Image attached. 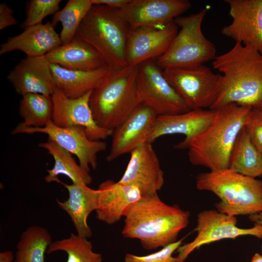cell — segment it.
Returning <instances> with one entry per match:
<instances>
[{
    "instance_id": "cell-3",
    "label": "cell",
    "mask_w": 262,
    "mask_h": 262,
    "mask_svg": "<svg viewBox=\"0 0 262 262\" xmlns=\"http://www.w3.org/2000/svg\"><path fill=\"white\" fill-rule=\"evenodd\" d=\"M251 108L229 104L215 110L209 127L184 147L188 150L190 163L211 171L228 169L234 145Z\"/></svg>"
},
{
    "instance_id": "cell-10",
    "label": "cell",
    "mask_w": 262,
    "mask_h": 262,
    "mask_svg": "<svg viewBox=\"0 0 262 262\" xmlns=\"http://www.w3.org/2000/svg\"><path fill=\"white\" fill-rule=\"evenodd\" d=\"M236 216L206 210L197 217L195 238L190 242L182 244L177 250L178 262H184L188 257L201 246L225 239H235L242 236H253L262 239V227L254 224L250 228L237 226Z\"/></svg>"
},
{
    "instance_id": "cell-40",
    "label": "cell",
    "mask_w": 262,
    "mask_h": 262,
    "mask_svg": "<svg viewBox=\"0 0 262 262\" xmlns=\"http://www.w3.org/2000/svg\"><path fill=\"white\" fill-rule=\"evenodd\" d=\"M261 251H262V246H261Z\"/></svg>"
},
{
    "instance_id": "cell-36",
    "label": "cell",
    "mask_w": 262,
    "mask_h": 262,
    "mask_svg": "<svg viewBox=\"0 0 262 262\" xmlns=\"http://www.w3.org/2000/svg\"><path fill=\"white\" fill-rule=\"evenodd\" d=\"M15 256L11 250H7L0 253V262H13Z\"/></svg>"
},
{
    "instance_id": "cell-9",
    "label": "cell",
    "mask_w": 262,
    "mask_h": 262,
    "mask_svg": "<svg viewBox=\"0 0 262 262\" xmlns=\"http://www.w3.org/2000/svg\"><path fill=\"white\" fill-rule=\"evenodd\" d=\"M137 92L140 103L149 107L158 116L190 110L153 60L138 66Z\"/></svg>"
},
{
    "instance_id": "cell-32",
    "label": "cell",
    "mask_w": 262,
    "mask_h": 262,
    "mask_svg": "<svg viewBox=\"0 0 262 262\" xmlns=\"http://www.w3.org/2000/svg\"><path fill=\"white\" fill-rule=\"evenodd\" d=\"M184 238L162 247L159 251L144 256L127 253L124 257L125 262H178L177 257L173 254L182 244Z\"/></svg>"
},
{
    "instance_id": "cell-20",
    "label": "cell",
    "mask_w": 262,
    "mask_h": 262,
    "mask_svg": "<svg viewBox=\"0 0 262 262\" xmlns=\"http://www.w3.org/2000/svg\"><path fill=\"white\" fill-rule=\"evenodd\" d=\"M96 218L113 225L123 216L126 209L142 196L136 187L108 180L99 184Z\"/></svg>"
},
{
    "instance_id": "cell-16",
    "label": "cell",
    "mask_w": 262,
    "mask_h": 262,
    "mask_svg": "<svg viewBox=\"0 0 262 262\" xmlns=\"http://www.w3.org/2000/svg\"><path fill=\"white\" fill-rule=\"evenodd\" d=\"M178 31L174 21L163 27L145 26L131 30L126 47L128 66H138L163 55Z\"/></svg>"
},
{
    "instance_id": "cell-15",
    "label": "cell",
    "mask_w": 262,
    "mask_h": 262,
    "mask_svg": "<svg viewBox=\"0 0 262 262\" xmlns=\"http://www.w3.org/2000/svg\"><path fill=\"white\" fill-rule=\"evenodd\" d=\"M158 115L149 107L139 104L129 117L114 130L110 151L106 157L111 162L131 153L147 140L155 126Z\"/></svg>"
},
{
    "instance_id": "cell-17",
    "label": "cell",
    "mask_w": 262,
    "mask_h": 262,
    "mask_svg": "<svg viewBox=\"0 0 262 262\" xmlns=\"http://www.w3.org/2000/svg\"><path fill=\"white\" fill-rule=\"evenodd\" d=\"M191 6L188 0H131L122 10L132 30L166 26Z\"/></svg>"
},
{
    "instance_id": "cell-34",
    "label": "cell",
    "mask_w": 262,
    "mask_h": 262,
    "mask_svg": "<svg viewBox=\"0 0 262 262\" xmlns=\"http://www.w3.org/2000/svg\"><path fill=\"white\" fill-rule=\"evenodd\" d=\"M14 10L5 2L0 4V30L14 26L18 22L13 16Z\"/></svg>"
},
{
    "instance_id": "cell-25",
    "label": "cell",
    "mask_w": 262,
    "mask_h": 262,
    "mask_svg": "<svg viewBox=\"0 0 262 262\" xmlns=\"http://www.w3.org/2000/svg\"><path fill=\"white\" fill-rule=\"evenodd\" d=\"M39 147L45 149L53 158V167L47 170L48 174L44 178L46 182L59 183V175H65L69 178L72 183L77 185H90L92 178L89 172L78 164L73 154L63 148L49 138L45 142H41Z\"/></svg>"
},
{
    "instance_id": "cell-22",
    "label": "cell",
    "mask_w": 262,
    "mask_h": 262,
    "mask_svg": "<svg viewBox=\"0 0 262 262\" xmlns=\"http://www.w3.org/2000/svg\"><path fill=\"white\" fill-rule=\"evenodd\" d=\"M68 192V198L62 201L56 198L59 207L70 216L77 231V234L86 238L92 235L91 229L87 223L89 214L97 210L98 191L87 185L67 184L62 182Z\"/></svg>"
},
{
    "instance_id": "cell-26",
    "label": "cell",
    "mask_w": 262,
    "mask_h": 262,
    "mask_svg": "<svg viewBox=\"0 0 262 262\" xmlns=\"http://www.w3.org/2000/svg\"><path fill=\"white\" fill-rule=\"evenodd\" d=\"M229 169L253 178L262 176V154L245 127L239 132L234 145Z\"/></svg>"
},
{
    "instance_id": "cell-13",
    "label": "cell",
    "mask_w": 262,
    "mask_h": 262,
    "mask_svg": "<svg viewBox=\"0 0 262 262\" xmlns=\"http://www.w3.org/2000/svg\"><path fill=\"white\" fill-rule=\"evenodd\" d=\"M231 22L224 26V35L262 54V0H226Z\"/></svg>"
},
{
    "instance_id": "cell-31",
    "label": "cell",
    "mask_w": 262,
    "mask_h": 262,
    "mask_svg": "<svg viewBox=\"0 0 262 262\" xmlns=\"http://www.w3.org/2000/svg\"><path fill=\"white\" fill-rule=\"evenodd\" d=\"M61 0H31L28 2L26 17L20 27L23 29L42 23L47 16L59 10Z\"/></svg>"
},
{
    "instance_id": "cell-24",
    "label": "cell",
    "mask_w": 262,
    "mask_h": 262,
    "mask_svg": "<svg viewBox=\"0 0 262 262\" xmlns=\"http://www.w3.org/2000/svg\"><path fill=\"white\" fill-rule=\"evenodd\" d=\"M50 67L57 88L71 98L92 91L111 70L108 66L94 70H70L54 64Z\"/></svg>"
},
{
    "instance_id": "cell-5",
    "label": "cell",
    "mask_w": 262,
    "mask_h": 262,
    "mask_svg": "<svg viewBox=\"0 0 262 262\" xmlns=\"http://www.w3.org/2000/svg\"><path fill=\"white\" fill-rule=\"evenodd\" d=\"M138 66L111 69L91 92L89 105L97 123L114 130L140 104L137 92Z\"/></svg>"
},
{
    "instance_id": "cell-4",
    "label": "cell",
    "mask_w": 262,
    "mask_h": 262,
    "mask_svg": "<svg viewBox=\"0 0 262 262\" xmlns=\"http://www.w3.org/2000/svg\"><path fill=\"white\" fill-rule=\"evenodd\" d=\"M131 31L122 9L92 5L75 35L92 46L111 69L127 66L126 47Z\"/></svg>"
},
{
    "instance_id": "cell-35",
    "label": "cell",
    "mask_w": 262,
    "mask_h": 262,
    "mask_svg": "<svg viewBox=\"0 0 262 262\" xmlns=\"http://www.w3.org/2000/svg\"><path fill=\"white\" fill-rule=\"evenodd\" d=\"M131 0H91L92 5H104L112 8L123 9Z\"/></svg>"
},
{
    "instance_id": "cell-30",
    "label": "cell",
    "mask_w": 262,
    "mask_h": 262,
    "mask_svg": "<svg viewBox=\"0 0 262 262\" xmlns=\"http://www.w3.org/2000/svg\"><path fill=\"white\" fill-rule=\"evenodd\" d=\"M87 239L71 233L67 238L52 242L47 253L64 251L67 254L66 262H102L101 255L93 251Z\"/></svg>"
},
{
    "instance_id": "cell-37",
    "label": "cell",
    "mask_w": 262,
    "mask_h": 262,
    "mask_svg": "<svg viewBox=\"0 0 262 262\" xmlns=\"http://www.w3.org/2000/svg\"><path fill=\"white\" fill-rule=\"evenodd\" d=\"M249 219L253 222L254 224L262 227V212L249 215Z\"/></svg>"
},
{
    "instance_id": "cell-38",
    "label": "cell",
    "mask_w": 262,
    "mask_h": 262,
    "mask_svg": "<svg viewBox=\"0 0 262 262\" xmlns=\"http://www.w3.org/2000/svg\"><path fill=\"white\" fill-rule=\"evenodd\" d=\"M250 262H262V255L259 253H255L252 257Z\"/></svg>"
},
{
    "instance_id": "cell-18",
    "label": "cell",
    "mask_w": 262,
    "mask_h": 262,
    "mask_svg": "<svg viewBox=\"0 0 262 262\" xmlns=\"http://www.w3.org/2000/svg\"><path fill=\"white\" fill-rule=\"evenodd\" d=\"M215 113V110L210 109H197L180 114L158 116L147 142L152 144L164 135L181 134L185 136V138L175 145L174 148L183 149L189 141L209 127Z\"/></svg>"
},
{
    "instance_id": "cell-19",
    "label": "cell",
    "mask_w": 262,
    "mask_h": 262,
    "mask_svg": "<svg viewBox=\"0 0 262 262\" xmlns=\"http://www.w3.org/2000/svg\"><path fill=\"white\" fill-rule=\"evenodd\" d=\"M7 79L22 96L28 94L52 96L57 88L50 64L45 55L21 59Z\"/></svg>"
},
{
    "instance_id": "cell-21",
    "label": "cell",
    "mask_w": 262,
    "mask_h": 262,
    "mask_svg": "<svg viewBox=\"0 0 262 262\" xmlns=\"http://www.w3.org/2000/svg\"><path fill=\"white\" fill-rule=\"evenodd\" d=\"M62 45L51 22L28 27L0 45V54L20 50L29 57L44 56Z\"/></svg>"
},
{
    "instance_id": "cell-39",
    "label": "cell",
    "mask_w": 262,
    "mask_h": 262,
    "mask_svg": "<svg viewBox=\"0 0 262 262\" xmlns=\"http://www.w3.org/2000/svg\"><path fill=\"white\" fill-rule=\"evenodd\" d=\"M260 108H261V109H262V104L261 105V106L260 107H259Z\"/></svg>"
},
{
    "instance_id": "cell-28",
    "label": "cell",
    "mask_w": 262,
    "mask_h": 262,
    "mask_svg": "<svg viewBox=\"0 0 262 262\" xmlns=\"http://www.w3.org/2000/svg\"><path fill=\"white\" fill-rule=\"evenodd\" d=\"M22 97L19 113L23 121L20 124L27 127L42 128L52 121L53 103L51 96L28 94Z\"/></svg>"
},
{
    "instance_id": "cell-33",
    "label": "cell",
    "mask_w": 262,
    "mask_h": 262,
    "mask_svg": "<svg viewBox=\"0 0 262 262\" xmlns=\"http://www.w3.org/2000/svg\"><path fill=\"white\" fill-rule=\"evenodd\" d=\"M244 127L253 143L262 154V109L260 107L251 108Z\"/></svg>"
},
{
    "instance_id": "cell-12",
    "label": "cell",
    "mask_w": 262,
    "mask_h": 262,
    "mask_svg": "<svg viewBox=\"0 0 262 262\" xmlns=\"http://www.w3.org/2000/svg\"><path fill=\"white\" fill-rule=\"evenodd\" d=\"M91 92L79 98H71L56 88L51 96L53 103L52 122L60 127H83L90 139L102 140L112 135L114 130L102 128L95 121L89 105Z\"/></svg>"
},
{
    "instance_id": "cell-2",
    "label": "cell",
    "mask_w": 262,
    "mask_h": 262,
    "mask_svg": "<svg viewBox=\"0 0 262 262\" xmlns=\"http://www.w3.org/2000/svg\"><path fill=\"white\" fill-rule=\"evenodd\" d=\"M123 216L122 235L138 239L143 248L151 250L177 241L179 233L189 224L190 213L166 204L156 194L130 205Z\"/></svg>"
},
{
    "instance_id": "cell-29",
    "label": "cell",
    "mask_w": 262,
    "mask_h": 262,
    "mask_svg": "<svg viewBox=\"0 0 262 262\" xmlns=\"http://www.w3.org/2000/svg\"><path fill=\"white\" fill-rule=\"evenodd\" d=\"M92 5L91 0H69L62 9L53 15L51 21L53 27L59 22L62 25L59 34L62 44L68 43L74 38Z\"/></svg>"
},
{
    "instance_id": "cell-8",
    "label": "cell",
    "mask_w": 262,
    "mask_h": 262,
    "mask_svg": "<svg viewBox=\"0 0 262 262\" xmlns=\"http://www.w3.org/2000/svg\"><path fill=\"white\" fill-rule=\"evenodd\" d=\"M163 74L190 110L210 109L218 95L221 75L203 64L163 69Z\"/></svg>"
},
{
    "instance_id": "cell-27",
    "label": "cell",
    "mask_w": 262,
    "mask_h": 262,
    "mask_svg": "<svg viewBox=\"0 0 262 262\" xmlns=\"http://www.w3.org/2000/svg\"><path fill=\"white\" fill-rule=\"evenodd\" d=\"M52 243L51 236L44 228L33 226L21 234L16 245L15 262H45V254Z\"/></svg>"
},
{
    "instance_id": "cell-11",
    "label": "cell",
    "mask_w": 262,
    "mask_h": 262,
    "mask_svg": "<svg viewBox=\"0 0 262 262\" xmlns=\"http://www.w3.org/2000/svg\"><path fill=\"white\" fill-rule=\"evenodd\" d=\"M34 133L46 134L60 147L76 156L80 165L88 172L91 167L96 169L98 154L107 147L104 141L90 139L83 127H60L52 121L42 128L27 127L19 124L11 132L13 135Z\"/></svg>"
},
{
    "instance_id": "cell-23",
    "label": "cell",
    "mask_w": 262,
    "mask_h": 262,
    "mask_svg": "<svg viewBox=\"0 0 262 262\" xmlns=\"http://www.w3.org/2000/svg\"><path fill=\"white\" fill-rule=\"evenodd\" d=\"M45 57L49 64L70 70H94L107 66L96 49L76 37L52 50Z\"/></svg>"
},
{
    "instance_id": "cell-6",
    "label": "cell",
    "mask_w": 262,
    "mask_h": 262,
    "mask_svg": "<svg viewBox=\"0 0 262 262\" xmlns=\"http://www.w3.org/2000/svg\"><path fill=\"white\" fill-rule=\"evenodd\" d=\"M196 184L220 199L215 206L220 213L237 216L262 212V180L228 168L200 173Z\"/></svg>"
},
{
    "instance_id": "cell-14",
    "label": "cell",
    "mask_w": 262,
    "mask_h": 262,
    "mask_svg": "<svg viewBox=\"0 0 262 262\" xmlns=\"http://www.w3.org/2000/svg\"><path fill=\"white\" fill-rule=\"evenodd\" d=\"M120 183L137 187L142 197L158 194L164 184V174L151 143L146 142L131 153Z\"/></svg>"
},
{
    "instance_id": "cell-7",
    "label": "cell",
    "mask_w": 262,
    "mask_h": 262,
    "mask_svg": "<svg viewBox=\"0 0 262 262\" xmlns=\"http://www.w3.org/2000/svg\"><path fill=\"white\" fill-rule=\"evenodd\" d=\"M207 11L205 7L198 13L174 19L180 30L166 51L156 59L162 69L193 66L215 58V47L201 29Z\"/></svg>"
},
{
    "instance_id": "cell-1",
    "label": "cell",
    "mask_w": 262,
    "mask_h": 262,
    "mask_svg": "<svg viewBox=\"0 0 262 262\" xmlns=\"http://www.w3.org/2000/svg\"><path fill=\"white\" fill-rule=\"evenodd\" d=\"M222 73L217 98L210 109L229 104L259 107L262 104V54L252 46L236 42L213 60Z\"/></svg>"
}]
</instances>
